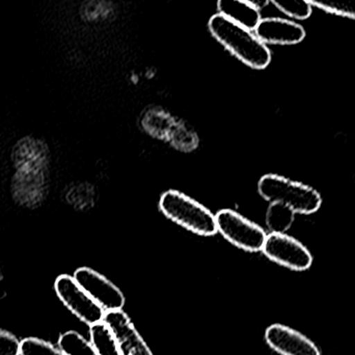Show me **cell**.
<instances>
[{
    "label": "cell",
    "mask_w": 355,
    "mask_h": 355,
    "mask_svg": "<svg viewBox=\"0 0 355 355\" xmlns=\"http://www.w3.org/2000/svg\"><path fill=\"white\" fill-rule=\"evenodd\" d=\"M89 335L91 343L98 355H121L118 342L112 329L104 321L91 325Z\"/></svg>",
    "instance_id": "obj_12"
},
{
    "label": "cell",
    "mask_w": 355,
    "mask_h": 355,
    "mask_svg": "<svg viewBox=\"0 0 355 355\" xmlns=\"http://www.w3.org/2000/svg\"><path fill=\"white\" fill-rule=\"evenodd\" d=\"M295 212L281 202H270L266 213L267 227L271 233H286L292 227Z\"/></svg>",
    "instance_id": "obj_13"
},
{
    "label": "cell",
    "mask_w": 355,
    "mask_h": 355,
    "mask_svg": "<svg viewBox=\"0 0 355 355\" xmlns=\"http://www.w3.org/2000/svg\"><path fill=\"white\" fill-rule=\"evenodd\" d=\"M73 277L105 312L122 310L125 304L124 294L101 273L83 267L75 271Z\"/></svg>",
    "instance_id": "obj_7"
},
{
    "label": "cell",
    "mask_w": 355,
    "mask_h": 355,
    "mask_svg": "<svg viewBox=\"0 0 355 355\" xmlns=\"http://www.w3.org/2000/svg\"><path fill=\"white\" fill-rule=\"evenodd\" d=\"M218 14L245 28L254 31L260 22L261 10L244 0H218Z\"/></svg>",
    "instance_id": "obj_11"
},
{
    "label": "cell",
    "mask_w": 355,
    "mask_h": 355,
    "mask_svg": "<svg viewBox=\"0 0 355 355\" xmlns=\"http://www.w3.org/2000/svg\"><path fill=\"white\" fill-rule=\"evenodd\" d=\"M103 321L112 329L121 355H153L126 313L122 310L108 311Z\"/></svg>",
    "instance_id": "obj_9"
},
{
    "label": "cell",
    "mask_w": 355,
    "mask_h": 355,
    "mask_svg": "<svg viewBox=\"0 0 355 355\" xmlns=\"http://www.w3.org/2000/svg\"><path fill=\"white\" fill-rule=\"evenodd\" d=\"M58 347L67 355H98L93 344L74 331H67L60 336Z\"/></svg>",
    "instance_id": "obj_14"
},
{
    "label": "cell",
    "mask_w": 355,
    "mask_h": 355,
    "mask_svg": "<svg viewBox=\"0 0 355 355\" xmlns=\"http://www.w3.org/2000/svg\"><path fill=\"white\" fill-rule=\"evenodd\" d=\"M258 191L267 202L286 205L295 214H313L322 205V198L316 189L279 175L268 174L261 178Z\"/></svg>",
    "instance_id": "obj_3"
},
{
    "label": "cell",
    "mask_w": 355,
    "mask_h": 355,
    "mask_svg": "<svg viewBox=\"0 0 355 355\" xmlns=\"http://www.w3.org/2000/svg\"><path fill=\"white\" fill-rule=\"evenodd\" d=\"M265 340L271 349L281 355H321L312 340L286 325H270L265 331Z\"/></svg>",
    "instance_id": "obj_8"
},
{
    "label": "cell",
    "mask_w": 355,
    "mask_h": 355,
    "mask_svg": "<svg viewBox=\"0 0 355 355\" xmlns=\"http://www.w3.org/2000/svg\"><path fill=\"white\" fill-rule=\"evenodd\" d=\"M217 232L240 250L262 252L267 234L263 227L231 209H223L215 214Z\"/></svg>",
    "instance_id": "obj_4"
},
{
    "label": "cell",
    "mask_w": 355,
    "mask_h": 355,
    "mask_svg": "<svg viewBox=\"0 0 355 355\" xmlns=\"http://www.w3.org/2000/svg\"><path fill=\"white\" fill-rule=\"evenodd\" d=\"M308 2L329 14L355 20V0H308Z\"/></svg>",
    "instance_id": "obj_15"
},
{
    "label": "cell",
    "mask_w": 355,
    "mask_h": 355,
    "mask_svg": "<svg viewBox=\"0 0 355 355\" xmlns=\"http://www.w3.org/2000/svg\"><path fill=\"white\" fill-rule=\"evenodd\" d=\"M211 35L236 58L254 70H263L270 64L271 52L254 31L245 28L220 14L211 17L208 22Z\"/></svg>",
    "instance_id": "obj_1"
},
{
    "label": "cell",
    "mask_w": 355,
    "mask_h": 355,
    "mask_svg": "<svg viewBox=\"0 0 355 355\" xmlns=\"http://www.w3.org/2000/svg\"><path fill=\"white\" fill-rule=\"evenodd\" d=\"M263 254L277 264L293 271H306L313 264L310 250L295 238L286 233L267 235Z\"/></svg>",
    "instance_id": "obj_5"
},
{
    "label": "cell",
    "mask_w": 355,
    "mask_h": 355,
    "mask_svg": "<svg viewBox=\"0 0 355 355\" xmlns=\"http://www.w3.org/2000/svg\"><path fill=\"white\" fill-rule=\"evenodd\" d=\"M160 211L173 223L191 233L210 237L217 233L215 214L204 205L179 190L171 189L162 194Z\"/></svg>",
    "instance_id": "obj_2"
},
{
    "label": "cell",
    "mask_w": 355,
    "mask_h": 355,
    "mask_svg": "<svg viewBox=\"0 0 355 355\" xmlns=\"http://www.w3.org/2000/svg\"><path fill=\"white\" fill-rule=\"evenodd\" d=\"M0 355H20V341L3 329H0Z\"/></svg>",
    "instance_id": "obj_18"
},
{
    "label": "cell",
    "mask_w": 355,
    "mask_h": 355,
    "mask_svg": "<svg viewBox=\"0 0 355 355\" xmlns=\"http://www.w3.org/2000/svg\"><path fill=\"white\" fill-rule=\"evenodd\" d=\"M244 1L252 4L254 8H257L260 10H262V8H266L269 3V0H244Z\"/></svg>",
    "instance_id": "obj_19"
},
{
    "label": "cell",
    "mask_w": 355,
    "mask_h": 355,
    "mask_svg": "<svg viewBox=\"0 0 355 355\" xmlns=\"http://www.w3.org/2000/svg\"><path fill=\"white\" fill-rule=\"evenodd\" d=\"M254 31L266 45H296L302 43L306 35L302 25L289 19L277 17L261 19Z\"/></svg>",
    "instance_id": "obj_10"
},
{
    "label": "cell",
    "mask_w": 355,
    "mask_h": 355,
    "mask_svg": "<svg viewBox=\"0 0 355 355\" xmlns=\"http://www.w3.org/2000/svg\"><path fill=\"white\" fill-rule=\"evenodd\" d=\"M283 14L296 20H306L312 15V6L308 0H269Z\"/></svg>",
    "instance_id": "obj_16"
},
{
    "label": "cell",
    "mask_w": 355,
    "mask_h": 355,
    "mask_svg": "<svg viewBox=\"0 0 355 355\" xmlns=\"http://www.w3.org/2000/svg\"><path fill=\"white\" fill-rule=\"evenodd\" d=\"M56 294L60 302L83 322L89 327L103 321L105 311L70 275H60L55 281Z\"/></svg>",
    "instance_id": "obj_6"
},
{
    "label": "cell",
    "mask_w": 355,
    "mask_h": 355,
    "mask_svg": "<svg viewBox=\"0 0 355 355\" xmlns=\"http://www.w3.org/2000/svg\"><path fill=\"white\" fill-rule=\"evenodd\" d=\"M20 355H67L53 344L39 339V338H26L20 342Z\"/></svg>",
    "instance_id": "obj_17"
}]
</instances>
